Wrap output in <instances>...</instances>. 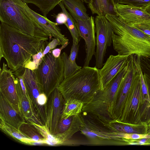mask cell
I'll use <instances>...</instances> for the list:
<instances>
[{
    "label": "cell",
    "mask_w": 150,
    "mask_h": 150,
    "mask_svg": "<svg viewBox=\"0 0 150 150\" xmlns=\"http://www.w3.org/2000/svg\"><path fill=\"white\" fill-rule=\"evenodd\" d=\"M48 39L34 37L7 25H0V61L4 58L14 72L24 67Z\"/></svg>",
    "instance_id": "6da1fadb"
},
{
    "label": "cell",
    "mask_w": 150,
    "mask_h": 150,
    "mask_svg": "<svg viewBox=\"0 0 150 150\" xmlns=\"http://www.w3.org/2000/svg\"><path fill=\"white\" fill-rule=\"evenodd\" d=\"M105 16L113 28L112 43L118 54L128 56L135 55L150 59L149 36L115 14L109 13Z\"/></svg>",
    "instance_id": "7a4b0ae2"
},
{
    "label": "cell",
    "mask_w": 150,
    "mask_h": 150,
    "mask_svg": "<svg viewBox=\"0 0 150 150\" xmlns=\"http://www.w3.org/2000/svg\"><path fill=\"white\" fill-rule=\"evenodd\" d=\"M58 87L65 101L74 99L86 104L101 89L99 69L95 67L83 66L74 74L64 79Z\"/></svg>",
    "instance_id": "3957f363"
},
{
    "label": "cell",
    "mask_w": 150,
    "mask_h": 150,
    "mask_svg": "<svg viewBox=\"0 0 150 150\" xmlns=\"http://www.w3.org/2000/svg\"><path fill=\"white\" fill-rule=\"evenodd\" d=\"M22 0H0L1 23L32 36L52 40V36L28 13Z\"/></svg>",
    "instance_id": "277c9868"
},
{
    "label": "cell",
    "mask_w": 150,
    "mask_h": 150,
    "mask_svg": "<svg viewBox=\"0 0 150 150\" xmlns=\"http://www.w3.org/2000/svg\"><path fill=\"white\" fill-rule=\"evenodd\" d=\"M41 93L47 98L64 79V64L61 55L54 57L52 51L46 54L38 68L34 70Z\"/></svg>",
    "instance_id": "5b68a950"
},
{
    "label": "cell",
    "mask_w": 150,
    "mask_h": 150,
    "mask_svg": "<svg viewBox=\"0 0 150 150\" xmlns=\"http://www.w3.org/2000/svg\"><path fill=\"white\" fill-rule=\"evenodd\" d=\"M126 66L108 84L99 90L88 103L84 104L82 111L96 116L103 122L112 121L110 110L121 80L126 72Z\"/></svg>",
    "instance_id": "8992f818"
},
{
    "label": "cell",
    "mask_w": 150,
    "mask_h": 150,
    "mask_svg": "<svg viewBox=\"0 0 150 150\" xmlns=\"http://www.w3.org/2000/svg\"><path fill=\"white\" fill-rule=\"evenodd\" d=\"M127 66L126 72L121 80L110 107V115L112 120L118 119L121 117L123 105L126 96L139 76L132 55L129 56Z\"/></svg>",
    "instance_id": "52a82bcc"
},
{
    "label": "cell",
    "mask_w": 150,
    "mask_h": 150,
    "mask_svg": "<svg viewBox=\"0 0 150 150\" xmlns=\"http://www.w3.org/2000/svg\"><path fill=\"white\" fill-rule=\"evenodd\" d=\"M96 33V50L94 54L96 67L101 69L103 65L107 47L112 43L113 28L105 15L96 16L95 18Z\"/></svg>",
    "instance_id": "ba28073f"
},
{
    "label": "cell",
    "mask_w": 150,
    "mask_h": 150,
    "mask_svg": "<svg viewBox=\"0 0 150 150\" xmlns=\"http://www.w3.org/2000/svg\"><path fill=\"white\" fill-rule=\"evenodd\" d=\"M65 101L58 87L47 98L45 105V126L49 133L56 134L59 123L61 118Z\"/></svg>",
    "instance_id": "9c48e42d"
},
{
    "label": "cell",
    "mask_w": 150,
    "mask_h": 150,
    "mask_svg": "<svg viewBox=\"0 0 150 150\" xmlns=\"http://www.w3.org/2000/svg\"><path fill=\"white\" fill-rule=\"evenodd\" d=\"M13 74L16 76L15 82L20 109L25 122L32 121L43 125L35 114L32 101L26 91L21 75L18 71L14 72Z\"/></svg>",
    "instance_id": "30bf717a"
},
{
    "label": "cell",
    "mask_w": 150,
    "mask_h": 150,
    "mask_svg": "<svg viewBox=\"0 0 150 150\" xmlns=\"http://www.w3.org/2000/svg\"><path fill=\"white\" fill-rule=\"evenodd\" d=\"M76 20L80 35L84 39L85 43L86 54L83 66H88L96 51L95 18L93 16H91L86 20Z\"/></svg>",
    "instance_id": "8fae6325"
},
{
    "label": "cell",
    "mask_w": 150,
    "mask_h": 150,
    "mask_svg": "<svg viewBox=\"0 0 150 150\" xmlns=\"http://www.w3.org/2000/svg\"><path fill=\"white\" fill-rule=\"evenodd\" d=\"M7 66L4 62L2 68H0V94L21 114L15 85V77L13 71L8 69Z\"/></svg>",
    "instance_id": "7c38bea8"
},
{
    "label": "cell",
    "mask_w": 150,
    "mask_h": 150,
    "mask_svg": "<svg viewBox=\"0 0 150 150\" xmlns=\"http://www.w3.org/2000/svg\"><path fill=\"white\" fill-rule=\"evenodd\" d=\"M129 56L110 55L102 67L99 69L101 82L100 90L108 84L126 66Z\"/></svg>",
    "instance_id": "4fadbf2b"
},
{
    "label": "cell",
    "mask_w": 150,
    "mask_h": 150,
    "mask_svg": "<svg viewBox=\"0 0 150 150\" xmlns=\"http://www.w3.org/2000/svg\"><path fill=\"white\" fill-rule=\"evenodd\" d=\"M117 16L128 24L150 21V14L144 8L117 3L113 7Z\"/></svg>",
    "instance_id": "5bb4252c"
},
{
    "label": "cell",
    "mask_w": 150,
    "mask_h": 150,
    "mask_svg": "<svg viewBox=\"0 0 150 150\" xmlns=\"http://www.w3.org/2000/svg\"><path fill=\"white\" fill-rule=\"evenodd\" d=\"M22 4L28 13L45 30L54 38L58 39L62 45L69 42V39L63 34L58 24L52 22L43 16H42L29 7L23 0Z\"/></svg>",
    "instance_id": "9a60e30c"
},
{
    "label": "cell",
    "mask_w": 150,
    "mask_h": 150,
    "mask_svg": "<svg viewBox=\"0 0 150 150\" xmlns=\"http://www.w3.org/2000/svg\"><path fill=\"white\" fill-rule=\"evenodd\" d=\"M0 118L6 123L19 129L25 120L1 94H0Z\"/></svg>",
    "instance_id": "2e32d148"
},
{
    "label": "cell",
    "mask_w": 150,
    "mask_h": 150,
    "mask_svg": "<svg viewBox=\"0 0 150 150\" xmlns=\"http://www.w3.org/2000/svg\"><path fill=\"white\" fill-rule=\"evenodd\" d=\"M79 47V44L73 42L69 56L65 52H63L61 55L64 64V79L73 75L82 68L77 64L76 62Z\"/></svg>",
    "instance_id": "e0dca14e"
},
{
    "label": "cell",
    "mask_w": 150,
    "mask_h": 150,
    "mask_svg": "<svg viewBox=\"0 0 150 150\" xmlns=\"http://www.w3.org/2000/svg\"><path fill=\"white\" fill-rule=\"evenodd\" d=\"M62 1L66 8L75 20H84L90 17L81 0H64Z\"/></svg>",
    "instance_id": "ac0fdd59"
},
{
    "label": "cell",
    "mask_w": 150,
    "mask_h": 150,
    "mask_svg": "<svg viewBox=\"0 0 150 150\" xmlns=\"http://www.w3.org/2000/svg\"><path fill=\"white\" fill-rule=\"evenodd\" d=\"M83 126V121L80 113L75 115L69 128L64 132L53 136L57 142V144H61L70 138L74 133L80 130Z\"/></svg>",
    "instance_id": "d6986e66"
},
{
    "label": "cell",
    "mask_w": 150,
    "mask_h": 150,
    "mask_svg": "<svg viewBox=\"0 0 150 150\" xmlns=\"http://www.w3.org/2000/svg\"><path fill=\"white\" fill-rule=\"evenodd\" d=\"M0 128L1 130L9 136L21 143L35 145V142L26 137L19 130L5 122L0 118Z\"/></svg>",
    "instance_id": "ffe728a7"
},
{
    "label": "cell",
    "mask_w": 150,
    "mask_h": 150,
    "mask_svg": "<svg viewBox=\"0 0 150 150\" xmlns=\"http://www.w3.org/2000/svg\"><path fill=\"white\" fill-rule=\"evenodd\" d=\"M27 138L40 144L46 143V139L40 131L32 123L24 122L19 129Z\"/></svg>",
    "instance_id": "44dd1931"
},
{
    "label": "cell",
    "mask_w": 150,
    "mask_h": 150,
    "mask_svg": "<svg viewBox=\"0 0 150 150\" xmlns=\"http://www.w3.org/2000/svg\"><path fill=\"white\" fill-rule=\"evenodd\" d=\"M88 4L92 14L98 16L110 13V6L115 4L113 0H90Z\"/></svg>",
    "instance_id": "7402d4cb"
},
{
    "label": "cell",
    "mask_w": 150,
    "mask_h": 150,
    "mask_svg": "<svg viewBox=\"0 0 150 150\" xmlns=\"http://www.w3.org/2000/svg\"><path fill=\"white\" fill-rule=\"evenodd\" d=\"M62 11L67 16V19L66 23L64 25L70 32L73 39V42L79 44L81 38L76 26V20L67 11L63 1L58 4Z\"/></svg>",
    "instance_id": "603a6c76"
},
{
    "label": "cell",
    "mask_w": 150,
    "mask_h": 150,
    "mask_svg": "<svg viewBox=\"0 0 150 150\" xmlns=\"http://www.w3.org/2000/svg\"><path fill=\"white\" fill-rule=\"evenodd\" d=\"M27 4H34L39 9L43 16L47 17L49 13L64 0H22Z\"/></svg>",
    "instance_id": "cb8c5ba5"
},
{
    "label": "cell",
    "mask_w": 150,
    "mask_h": 150,
    "mask_svg": "<svg viewBox=\"0 0 150 150\" xmlns=\"http://www.w3.org/2000/svg\"><path fill=\"white\" fill-rule=\"evenodd\" d=\"M83 105L82 102L77 100L69 99L67 100L61 118H67L79 114L82 111Z\"/></svg>",
    "instance_id": "d4e9b609"
},
{
    "label": "cell",
    "mask_w": 150,
    "mask_h": 150,
    "mask_svg": "<svg viewBox=\"0 0 150 150\" xmlns=\"http://www.w3.org/2000/svg\"><path fill=\"white\" fill-rule=\"evenodd\" d=\"M49 42L47 40L45 41L40 51L37 54L32 56L33 61L31 60L26 64L24 67L28 68L33 71L36 69L42 61L44 51Z\"/></svg>",
    "instance_id": "484cf974"
},
{
    "label": "cell",
    "mask_w": 150,
    "mask_h": 150,
    "mask_svg": "<svg viewBox=\"0 0 150 150\" xmlns=\"http://www.w3.org/2000/svg\"><path fill=\"white\" fill-rule=\"evenodd\" d=\"M74 116L61 119L58 125L55 135L62 134L69 129L71 125Z\"/></svg>",
    "instance_id": "4316f807"
},
{
    "label": "cell",
    "mask_w": 150,
    "mask_h": 150,
    "mask_svg": "<svg viewBox=\"0 0 150 150\" xmlns=\"http://www.w3.org/2000/svg\"><path fill=\"white\" fill-rule=\"evenodd\" d=\"M118 3L144 8L150 3V0H120Z\"/></svg>",
    "instance_id": "83f0119b"
},
{
    "label": "cell",
    "mask_w": 150,
    "mask_h": 150,
    "mask_svg": "<svg viewBox=\"0 0 150 150\" xmlns=\"http://www.w3.org/2000/svg\"><path fill=\"white\" fill-rule=\"evenodd\" d=\"M130 25L139 29L150 37V21L140 22Z\"/></svg>",
    "instance_id": "f1b7e54d"
},
{
    "label": "cell",
    "mask_w": 150,
    "mask_h": 150,
    "mask_svg": "<svg viewBox=\"0 0 150 150\" xmlns=\"http://www.w3.org/2000/svg\"><path fill=\"white\" fill-rule=\"evenodd\" d=\"M140 63L143 74L150 79V59L140 57Z\"/></svg>",
    "instance_id": "f546056e"
},
{
    "label": "cell",
    "mask_w": 150,
    "mask_h": 150,
    "mask_svg": "<svg viewBox=\"0 0 150 150\" xmlns=\"http://www.w3.org/2000/svg\"><path fill=\"white\" fill-rule=\"evenodd\" d=\"M53 16L56 18V23L58 25L64 24L66 23L67 21V16L66 14L63 12H61L55 15L54 14Z\"/></svg>",
    "instance_id": "4dcf8cb0"
},
{
    "label": "cell",
    "mask_w": 150,
    "mask_h": 150,
    "mask_svg": "<svg viewBox=\"0 0 150 150\" xmlns=\"http://www.w3.org/2000/svg\"><path fill=\"white\" fill-rule=\"evenodd\" d=\"M47 100L46 96L44 93L40 94L37 99V102L38 104L40 106L45 107V105Z\"/></svg>",
    "instance_id": "1f68e13d"
},
{
    "label": "cell",
    "mask_w": 150,
    "mask_h": 150,
    "mask_svg": "<svg viewBox=\"0 0 150 150\" xmlns=\"http://www.w3.org/2000/svg\"><path fill=\"white\" fill-rule=\"evenodd\" d=\"M69 42H67L63 45H62L60 48H56L52 50V53L53 56L56 58L60 56L62 50L66 47L69 44Z\"/></svg>",
    "instance_id": "d6a6232c"
},
{
    "label": "cell",
    "mask_w": 150,
    "mask_h": 150,
    "mask_svg": "<svg viewBox=\"0 0 150 150\" xmlns=\"http://www.w3.org/2000/svg\"><path fill=\"white\" fill-rule=\"evenodd\" d=\"M52 40L50 41L49 44L51 50L55 48L57 45H60L59 40L55 38H52Z\"/></svg>",
    "instance_id": "836d02e7"
},
{
    "label": "cell",
    "mask_w": 150,
    "mask_h": 150,
    "mask_svg": "<svg viewBox=\"0 0 150 150\" xmlns=\"http://www.w3.org/2000/svg\"><path fill=\"white\" fill-rule=\"evenodd\" d=\"M124 132L132 133L134 132L133 128L128 126H124Z\"/></svg>",
    "instance_id": "e575fe53"
},
{
    "label": "cell",
    "mask_w": 150,
    "mask_h": 150,
    "mask_svg": "<svg viewBox=\"0 0 150 150\" xmlns=\"http://www.w3.org/2000/svg\"><path fill=\"white\" fill-rule=\"evenodd\" d=\"M138 103V100L136 97H134L132 101V104L133 108H136Z\"/></svg>",
    "instance_id": "d590c367"
},
{
    "label": "cell",
    "mask_w": 150,
    "mask_h": 150,
    "mask_svg": "<svg viewBox=\"0 0 150 150\" xmlns=\"http://www.w3.org/2000/svg\"><path fill=\"white\" fill-rule=\"evenodd\" d=\"M131 138L133 139H137L140 138V136L137 134H133L131 136Z\"/></svg>",
    "instance_id": "8d00e7d4"
},
{
    "label": "cell",
    "mask_w": 150,
    "mask_h": 150,
    "mask_svg": "<svg viewBox=\"0 0 150 150\" xmlns=\"http://www.w3.org/2000/svg\"><path fill=\"white\" fill-rule=\"evenodd\" d=\"M144 9L150 14V3Z\"/></svg>",
    "instance_id": "74e56055"
},
{
    "label": "cell",
    "mask_w": 150,
    "mask_h": 150,
    "mask_svg": "<svg viewBox=\"0 0 150 150\" xmlns=\"http://www.w3.org/2000/svg\"><path fill=\"white\" fill-rule=\"evenodd\" d=\"M146 139H143L140 140L139 142V144H143L145 143Z\"/></svg>",
    "instance_id": "f35d334b"
},
{
    "label": "cell",
    "mask_w": 150,
    "mask_h": 150,
    "mask_svg": "<svg viewBox=\"0 0 150 150\" xmlns=\"http://www.w3.org/2000/svg\"><path fill=\"white\" fill-rule=\"evenodd\" d=\"M83 2L88 4L90 0H81Z\"/></svg>",
    "instance_id": "ab89813d"
},
{
    "label": "cell",
    "mask_w": 150,
    "mask_h": 150,
    "mask_svg": "<svg viewBox=\"0 0 150 150\" xmlns=\"http://www.w3.org/2000/svg\"><path fill=\"white\" fill-rule=\"evenodd\" d=\"M120 0H113L115 4L118 3Z\"/></svg>",
    "instance_id": "60d3db41"
},
{
    "label": "cell",
    "mask_w": 150,
    "mask_h": 150,
    "mask_svg": "<svg viewBox=\"0 0 150 150\" xmlns=\"http://www.w3.org/2000/svg\"><path fill=\"white\" fill-rule=\"evenodd\" d=\"M144 137L146 138H150V135H147L145 136Z\"/></svg>",
    "instance_id": "b9f144b4"
},
{
    "label": "cell",
    "mask_w": 150,
    "mask_h": 150,
    "mask_svg": "<svg viewBox=\"0 0 150 150\" xmlns=\"http://www.w3.org/2000/svg\"><path fill=\"white\" fill-rule=\"evenodd\" d=\"M137 143H131L130 144L131 145H137Z\"/></svg>",
    "instance_id": "7bdbcfd3"
}]
</instances>
